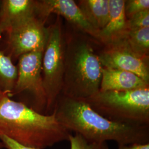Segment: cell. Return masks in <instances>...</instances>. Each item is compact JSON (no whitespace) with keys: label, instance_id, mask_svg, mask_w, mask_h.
<instances>
[{"label":"cell","instance_id":"6da1fadb","mask_svg":"<svg viewBox=\"0 0 149 149\" xmlns=\"http://www.w3.org/2000/svg\"><path fill=\"white\" fill-rule=\"evenodd\" d=\"M59 123L69 131L92 141H113L118 146L149 143V125L111 120L94 111L83 100L60 95L54 111Z\"/></svg>","mask_w":149,"mask_h":149},{"label":"cell","instance_id":"7a4b0ae2","mask_svg":"<svg viewBox=\"0 0 149 149\" xmlns=\"http://www.w3.org/2000/svg\"><path fill=\"white\" fill-rule=\"evenodd\" d=\"M71 133L59 123L54 112L40 113L23 102L12 100L6 93L0 100V135L18 144L47 149L68 141Z\"/></svg>","mask_w":149,"mask_h":149},{"label":"cell","instance_id":"3957f363","mask_svg":"<svg viewBox=\"0 0 149 149\" xmlns=\"http://www.w3.org/2000/svg\"><path fill=\"white\" fill-rule=\"evenodd\" d=\"M102 66L90 44L80 38L65 45L61 95L86 100L100 90Z\"/></svg>","mask_w":149,"mask_h":149},{"label":"cell","instance_id":"277c9868","mask_svg":"<svg viewBox=\"0 0 149 149\" xmlns=\"http://www.w3.org/2000/svg\"><path fill=\"white\" fill-rule=\"evenodd\" d=\"M83 100L94 111L111 120L149 125V87L125 91H99Z\"/></svg>","mask_w":149,"mask_h":149},{"label":"cell","instance_id":"5b68a950","mask_svg":"<svg viewBox=\"0 0 149 149\" xmlns=\"http://www.w3.org/2000/svg\"><path fill=\"white\" fill-rule=\"evenodd\" d=\"M65 49L60 17L48 28V37L43 52L42 74L49 114L54 112L61 95L63 85Z\"/></svg>","mask_w":149,"mask_h":149},{"label":"cell","instance_id":"8992f818","mask_svg":"<svg viewBox=\"0 0 149 149\" xmlns=\"http://www.w3.org/2000/svg\"><path fill=\"white\" fill-rule=\"evenodd\" d=\"M43 52H34L19 57L17 77L11 96L28 92L33 98L32 109L43 114H49L42 74Z\"/></svg>","mask_w":149,"mask_h":149},{"label":"cell","instance_id":"52a82bcc","mask_svg":"<svg viewBox=\"0 0 149 149\" xmlns=\"http://www.w3.org/2000/svg\"><path fill=\"white\" fill-rule=\"evenodd\" d=\"M36 14L23 18L6 31L11 53L16 57L34 52L44 51L48 37V28Z\"/></svg>","mask_w":149,"mask_h":149},{"label":"cell","instance_id":"ba28073f","mask_svg":"<svg viewBox=\"0 0 149 149\" xmlns=\"http://www.w3.org/2000/svg\"><path fill=\"white\" fill-rule=\"evenodd\" d=\"M103 68L121 70L138 76L149 83V69L147 57L135 53L129 47L126 38L108 45V48L98 55Z\"/></svg>","mask_w":149,"mask_h":149},{"label":"cell","instance_id":"9c48e42d","mask_svg":"<svg viewBox=\"0 0 149 149\" xmlns=\"http://www.w3.org/2000/svg\"><path fill=\"white\" fill-rule=\"evenodd\" d=\"M36 13L46 19L50 14L62 16L81 30L98 39V31L87 21L82 12L73 0H42L36 1Z\"/></svg>","mask_w":149,"mask_h":149},{"label":"cell","instance_id":"30bf717a","mask_svg":"<svg viewBox=\"0 0 149 149\" xmlns=\"http://www.w3.org/2000/svg\"><path fill=\"white\" fill-rule=\"evenodd\" d=\"M109 18L106 26L99 32L98 39L108 45L125 39L129 31L125 13V1L108 0Z\"/></svg>","mask_w":149,"mask_h":149},{"label":"cell","instance_id":"8fae6325","mask_svg":"<svg viewBox=\"0 0 149 149\" xmlns=\"http://www.w3.org/2000/svg\"><path fill=\"white\" fill-rule=\"evenodd\" d=\"M149 87V84L132 72L102 68L101 92L125 91Z\"/></svg>","mask_w":149,"mask_h":149},{"label":"cell","instance_id":"7c38bea8","mask_svg":"<svg viewBox=\"0 0 149 149\" xmlns=\"http://www.w3.org/2000/svg\"><path fill=\"white\" fill-rule=\"evenodd\" d=\"M0 29L6 31L12 24L36 13V1L5 0L2 1Z\"/></svg>","mask_w":149,"mask_h":149},{"label":"cell","instance_id":"4fadbf2b","mask_svg":"<svg viewBox=\"0 0 149 149\" xmlns=\"http://www.w3.org/2000/svg\"><path fill=\"white\" fill-rule=\"evenodd\" d=\"M78 6L87 21L98 31L106 26L109 18L108 0L80 1Z\"/></svg>","mask_w":149,"mask_h":149},{"label":"cell","instance_id":"5bb4252c","mask_svg":"<svg viewBox=\"0 0 149 149\" xmlns=\"http://www.w3.org/2000/svg\"><path fill=\"white\" fill-rule=\"evenodd\" d=\"M2 32L0 29V38ZM17 77V68L12 63L11 56L0 50V85L2 91L9 97L15 85Z\"/></svg>","mask_w":149,"mask_h":149},{"label":"cell","instance_id":"9a60e30c","mask_svg":"<svg viewBox=\"0 0 149 149\" xmlns=\"http://www.w3.org/2000/svg\"><path fill=\"white\" fill-rule=\"evenodd\" d=\"M126 40L134 52L141 56L147 57L149 50V27L129 30Z\"/></svg>","mask_w":149,"mask_h":149},{"label":"cell","instance_id":"2e32d148","mask_svg":"<svg viewBox=\"0 0 149 149\" xmlns=\"http://www.w3.org/2000/svg\"><path fill=\"white\" fill-rule=\"evenodd\" d=\"M70 149H109L107 142L90 141L77 133L70 134Z\"/></svg>","mask_w":149,"mask_h":149},{"label":"cell","instance_id":"e0dca14e","mask_svg":"<svg viewBox=\"0 0 149 149\" xmlns=\"http://www.w3.org/2000/svg\"><path fill=\"white\" fill-rule=\"evenodd\" d=\"M149 10V0L125 1V13L127 19L142 11Z\"/></svg>","mask_w":149,"mask_h":149},{"label":"cell","instance_id":"ac0fdd59","mask_svg":"<svg viewBox=\"0 0 149 149\" xmlns=\"http://www.w3.org/2000/svg\"><path fill=\"white\" fill-rule=\"evenodd\" d=\"M129 30L149 27V10L142 11L128 19Z\"/></svg>","mask_w":149,"mask_h":149},{"label":"cell","instance_id":"d6986e66","mask_svg":"<svg viewBox=\"0 0 149 149\" xmlns=\"http://www.w3.org/2000/svg\"><path fill=\"white\" fill-rule=\"evenodd\" d=\"M0 140L2 143L3 147L7 149H37L21 145L2 135H0Z\"/></svg>","mask_w":149,"mask_h":149},{"label":"cell","instance_id":"ffe728a7","mask_svg":"<svg viewBox=\"0 0 149 149\" xmlns=\"http://www.w3.org/2000/svg\"><path fill=\"white\" fill-rule=\"evenodd\" d=\"M118 149H149V143L120 145Z\"/></svg>","mask_w":149,"mask_h":149},{"label":"cell","instance_id":"44dd1931","mask_svg":"<svg viewBox=\"0 0 149 149\" xmlns=\"http://www.w3.org/2000/svg\"><path fill=\"white\" fill-rule=\"evenodd\" d=\"M5 93L2 91V90L1 88V87H0V100H1V99L2 98V97H3V96L5 95Z\"/></svg>","mask_w":149,"mask_h":149},{"label":"cell","instance_id":"7402d4cb","mask_svg":"<svg viewBox=\"0 0 149 149\" xmlns=\"http://www.w3.org/2000/svg\"><path fill=\"white\" fill-rule=\"evenodd\" d=\"M3 147V144H2V143L1 142V141L0 140V149H2Z\"/></svg>","mask_w":149,"mask_h":149}]
</instances>
